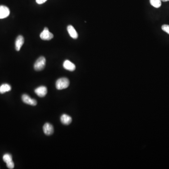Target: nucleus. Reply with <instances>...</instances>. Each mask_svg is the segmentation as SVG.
Returning a JSON list of instances; mask_svg holds the SVG:
<instances>
[{
    "label": "nucleus",
    "instance_id": "1",
    "mask_svg": "<svg viewBox=\"0 0 169 169\" xmlns=\"http://www.w3.org/2000/svg\"><path fill=\"white\" fill-rule=\"evenodd\" d=\"M69 85L70 81L67 78H62L57 80L56 86L58 90H62L67 88Z\"/></svg>",
    "mask_w": 169,
    "mask_h": 169
},
{
    "label": "nucleus",
    "instance_id": "2",
    "mask_svg": "<svg viewBox=\"0 0 169 169\" xmlns=\"http://www.w3.org/2000/svg\"><path fill=\"white\" fill-rule=\"evenodd\" d=\"M46 59L43 57H41L36 60L34 65L35 70L40 71L42 70L45 67Z\"/></svg>",
    "mask_w": 169,
    "mask_h": 169
},
{
    "label": "nucleus",
    "instance_id": "3",
    "mask_svg": "<svg viewBox=\"0 0 169 169\" xmlns=\"http://www.w3.org/2000/svg\"><path fill=\"white\" fill-rule=\"evenodd\" d=\"M54 35L49 31L47 28H45L44 30L40 34V37L42 40L45 41H50L53 39Z\"/></svg>",
    "mask_w": 169,
    "mask_h": 169
},
{
    "label": "nucleus",
    "instance_id": "4",
    "mask_svg": "<svg viewBox=\"0 0 169 169\" xmlns=\"http://www.w3.org/2000/svg\"><path fill=\"white\" fill-rule=\"evenodd\" d=\"M22 100L25 104H29L32 106H36L37 102L36 100L32 99L28 95L24 94L22 96Z\"/></svg>",
    "mask_w": 169,
    "mask_h": 169
},
{
    "label": "nucleus",
    "instance_id": "5",
    "mask_svg": "<svg viewBox=\"0 0 169 169\" xmlns=\"http://www.w3.org/2000/svg\"><path fill=\"white\" fill-rule=\"evenodd\" d=\"M10 14L9 8L5 6H0V19H3L8 17Z\"/></svg>",
    "mask_w": 169,
    "mask_h": 169
},
{
    "label": "nucleus",
    "instance_id": "6",
    "mask_svg": "<svg viewBox=\"0 0 169 169\" xmlns=\"http://www.w3.org/2000/svg\"><path fill=\"white\" fill-rule=\"evenodd\" d=\"M44 133L47 135H50L54 132V127L50 123H46L43 127Z\"/></svg>",
    "mask_w": 169,
    "mask_h": 169
},
{
    "label": "nucleus",
    "instance_id": "7",
    "mask_svg": "<svg viewBox=\"0 0 169 169\" xmlns=\"http://www.w3.org/2000/svg\"><path fill=\"white\" fill-rule=\"evenodd\" d=\"M47 92V88L45 86H39L35 90V93H36V95L41 97L45 96Z\"/></svg>",
    "mask_w": 169,
    "mask_h": 169
},
{
    "label": "nucleus",
    "instance_id": "8",
    "mask_svg": "<svg viewBox=\"0 0 169 169\" xmlns=\"http://www.w3.org/2000/svg\"><path fill=\"white\" fill-rule=\"evenodd\" d=\"M24 43V38L22 35H19L16 39L15 41V48L16 50L19 51Z\"/></svg>",
    "mask_w": 169,
    "mask_h": 169
},
{
    "label": "nucleus",
    "instance_id": "9",
    "mask_svg": "<svg viewBox=\"0 0 169 169\" xmlns=\"http://www.w3.org/2000/svg\"><path fill=\"white\" fill-rule=\"evenodd\" d=\"M63 67L67 70L73 72L76 69V66L73 63L69 60H66L63 62Z\"/></svg>",
    "mask_w": 169,
    "mask_h": 169
},
{
    "label": "nucleus",
    "instance_id": "10",
    "mask_svg": "<svg viewBox=\"0 0 169 169\" xmlns=\"http://www.w3.org/2000/svg\"><path fill=\"white\" fill-rule=\"evenodd\" d=\"M67 31L70 36L72 38L74 39H76L78 38V33L73 28V26H72V25H68L67 27Z\"/></svg>",
    "mask_w": 169,
    "mask_h": 169
},
{
    "label": "nucleus",
    "instance_id": "11",
    "mask_svg": "<svg viewBox=\"0 0 169 169\" xmlns=\"http://www.w3.org/2000/svg\"><path fill=\"white\" fill-rule=\"evenodd\" d=\"M61 121L64 125H69L72 123V119L68 115L63 114L61 117Z\"/></svg>",
    "mask_w": 169,
    "mask_h": 169
},
{
    "label": "nucleus",
    "instance_id": "12",
    "mask_svg": "<svg viewBox=\"0 0 169 169\" xmlns=\"http://www.w3.org/2000/svg\"><path fill=\"white\" fill-rule=\"evenodd\" d=\"M11 90V87L10 85L4 84L0 86V93L3 94L7 92L10 91Z\"/></svg>",
    "mask_w": 169,
    "mask_h": 169
},
{
    "label": "nucleus",
    "instance_id": "13",
    "mask_svg": "<svg viewBox=\"0 0 169 169\" xmlns=\"http://www.w3.org/2000/svg\"><path fill=\"white\" fill-rule=\"evenodd\" d=\"M151 5L156 8H158L161 6V0H150Z\"/></svg>",
    "mask_w": 169,
    "mask_h": 169
},
{
    "label": "nucleus",
    "instance_id": "14",
    "mask_svg": "<svg viewBox=\"0 0 169 169\" xmlns=\"http://www.w3.org/2000/svg\"><path fill=\"white\" fill-rule=\"evenodd\" d=\"M3 160L5 163H8L12 161V157L10 154H5L3 156Z\"/></svg>",
    "mask_w": 169,
    "mask_h": 169
},
{
    "label": "nucleus",
    "instance_id": "15",
    "mask_svg": "<svg viewBox=\"0 0 169 169\" xmlns=\"http://www.w3.org/2000/svg\"><path fill=\"white\" fill-rule=\"evenodd\" d=\"M162 29L164 32H166L169 34V25L164 24V25H162Z\"/></svg>",
    "mask_w": 169,
    "mask_h": 169
},
{
    "label": "nucleus",
    "instance_id": "16",
    "mask_svg": "<svg viewBox=\"0 0 169 169\" xmlns=\"http://www.w3.org/2000/svg\"><path fill=\"white\" fill-rule=\"evenodd\" d=\"M7 167L8 169H12L14 168V162L11 161V162H9V163H7L6 164Z\"/></svg>",
    "mask_w": 169,
    "mask_h": 169
},
{
    "label": "nucleus",
    "instance_id": "17",
    "mask_svg": "<svg viewBox=\"0 0 169 169\" xmlns=\"http://www.w3.org/2000/svg\"><path fill=\"white\" fill-rule=\"evenodd\" d=\"M47 0H36V2L38 4H41L45 3Z\"/></svg>",
    "mask_w": 169,
    "mask_h": 169
},
{
    "label": "nucleus",
    "instance_id": "18",
    "mask_svg": "<svg viewBox=\"0 0 169 169\" xmlns=\"http://www.w3.org/2000/svg\"><path fill=\"white\" fill-rule=\"evenodd\" d=\"M161 1L166 2L169 1V0H161Z\"/></svg>",
    "mask_w": 169,
    "mask_h": 169
}]
</instances>
